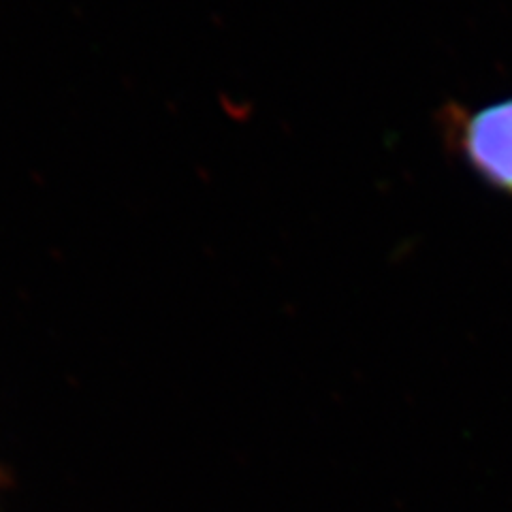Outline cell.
I'll list each match as a JSON object with an SVG mask.
<instances>
[{
  "instance_id": "cell-1",
  "label": "cell",
  "mask_w": 512,
  "mask_h": 512,
  "mask_svg": "<svg viewBox=\"0 0 512 512\" xmlns=\"http://www.w3.org/2000/svg\"><path fill=\"white\" fill-rule=\"evenodd\" d=\"M466 150L480 173L512 190V101L480 111L468 124Z\"/></svg>"
}]
</instances>
